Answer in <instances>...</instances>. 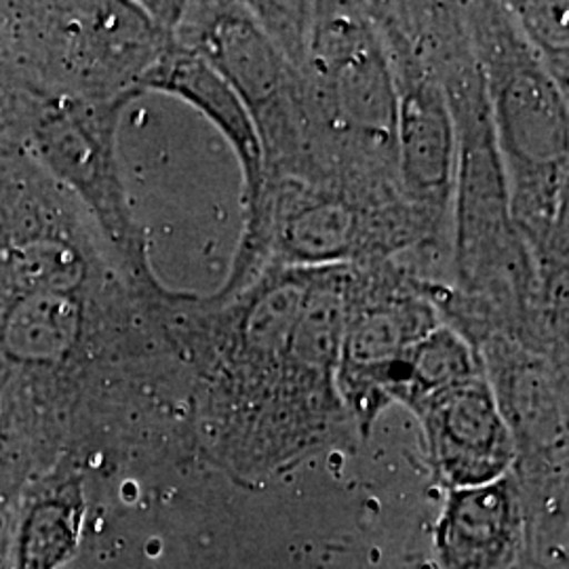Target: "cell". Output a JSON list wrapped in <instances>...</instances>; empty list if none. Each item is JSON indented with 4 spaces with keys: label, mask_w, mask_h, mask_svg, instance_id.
<instances>
[{
    "label": "cell",
    "mask_w": 569,
    "mask_h": 569,
    "mask_svg": "<svg viewBox=\"0 0 569 569\" xmlns=\"http://www.w3.org/2000/svg\"><path fill=\"white\" fill-rule=\"evenodd\" d=\"M23 91L16 2H0V96Z\"/></svg>",
    "instance_id": "ac0fdd59"
},
{
    "label": "cell",
    "mask_w": 569,
    "mask_h": 569,
    "mask_svg": "<svg viewBox=\"0 0 569 569\" xmlns=\"http://www.w3.org/2000/svg\"><path fill=\"white\" fill-rule=\"evenodd\" d=\"M472 348L515 439V477L566 479L568 363L498 333Z\"/></svg>",
    "instance_id": "8fae6325"
},
{
    "label": "cell",
    "mask_w": 569,
    "mask_h": 569,
    "mask_svg": "<svg viewBox=\"0 0 569 569\" xmlns=\"http://www.w3.org/2000/svg\"><path fill=\"white\" fill-rule=\"evenodd\" d=\"M264 241L268 264L291 268L371 264L427 244L401 197L302 180L268 188Z\"/></svg>",
    "instance_id": "30bf717a"
},
{
    "label": "cell",
    "mask_w": 569,
    "mask_h": 569,
    "mask_svg": "<svg viewBox=\"0 0 569 569\" xmlns=\"http://www.w3.org/2000/svg\"><path fill=\"white\" fill-rule=\"evenodd\" d=\"M428 465L441 488L488 486L512 472L517 448L486 369L413 407Z\"/></svg>",
    "instance_id": "4fadbf2b"
},
{
    "label": "cell",
    "mask_w": 569,
    "mask_h": 569,
    "mask_svg": "<svg viewBox=\"0 0 569 569\" xmlns=\"http://www.w3.org/2000/svg\"><path fill=\"white\" fill-rule=\"evenodd\" d=\"M526 493L515 477L449 489L435 549L441 569H517L526 547Z\"/></svg>",
    "instance_id": "5bb4252c"
},
{
    "label": "cell",
    "mask_w": 569,
    "mask_h": 569,
    "mask_svg": "<svg viewBox=\"0 0 569 569\" xmlns=\"http://www.w3.org/2000/svg\"><path fill=\"white\" fill-rule=\"evenodd\" d=\"M146 91L176 96L201 110L220 129L226 142L230 143L232 152L239 159L243 171V232L224 284L213 293L218 298H230L247 284L253 283L256 277L266 268L268 180L264 152L256 124L244 110L239 96L228 87V82L207 61L190 51H183L176 41L148 77Z\"/></svg>",
    "instance_id": "7c38bea8"
},
{
    "label": "cell",
    "mask_w": 569,
    "mask_h": 569,
    "mask_svg": "<svg viewBox=\"0 0 569 569\" xmlns=\"http://www.w3.org/2000/svg\"><path fill=\"white\" fill-rule=\"evenodd\" d=\"M23 91L127 106L171 49L163 2H18Z\"/></svg>",
    "instance_id": "5b68a950"
},
{
    "label": "cell",
    "mask_w": 569,
    "mask_h": 569,
    "mask_svg": "<svg viewBox=\"0 0 569 569\" xmlns=\"http://www.w3.org/2000/svg\"><path fill=\"white\" fill-rule=\"evenodd\" d=\"M345 266L268 264L230 298L178 293L171 331L209 456L264 479L350 422L338 392Z\"/></svg>",
    "instance_id": "6da1fadb"
},
{
    "label": "cell",
    "mask_w": 569,
    "mask_h": 569,
    "mask_svg": "<svg viewBox=\"0 0 569 569\" xmlns=\"http://www.w3.org/2000/svg\"><path fill=\"white\" fill-rule=\"evenodd\" d=\"M82 512L79 481L41 496L21 521L13 569H60L79 547Z\"/></svg>",
    "instance_id": "9a60e30c"
},
{
    "label": "cell",
    "mask_w": 569,
    "mask_h": 569,
    "mask_svg": "<svg viewBox=\"0 0 569 569\" xmlns=\"http://www.w3.org/2000/svg\"><path fill=\"white\" fill-rule=\"evenodd\" d=\"M483 371L479 352L451 327L439 326L411 348L392 403L413 409L443 388Z\"/></svg>",
    "instance_id": "2e32d148"
},
{
    "label": "cell",
    "mask_w": 569,
    "mask_h": 569,
    "mask_svg": "<svg viewBox=\"0 0 569 569\" xmlns=\"http://www.w3.org/2000/svg\"><path fill=\"white\" fill-rule=\"evenodd\" d=\"M462 9L488 93L512 222L536 266L550 317L568 323V93L529 47L509 2H462Z\"/></svg>",
    "instance_id": "277c9868"
},
{
    "label": "cell",
    "mask_w": 569,
    "mask_h": 569,
    "mask_svg": "<svg viewBox=\"0 0 569 569\" xmlns=\"http://www.w3.org/2000/svg\"><path fill=\"white\" fill-rule=\"evenodd\" d=\"M387 47L397 93L399 190L427 244L451 234L456 129L443 84L430 58L418 2H366Z\"/></svg>",
    "instance_id": "ba28073f"
},
{
    "label": "cell",
    "mask_w": 569,
    "mask_h": 569,
    "mask_svg": "<svg viewBox=\"0 0 569 569\" xmlns=\"http://www.w3.org/2000/svg\"><path fill=\"white\" fill-rule=\"evenodd\" d=\"M519 30L529 47L547 66L552 79L568 93L569 87V37L568 2H509Z\"/></svg>",
    "instance_id": "e0dca14e"
},
{
    "label": "cell",
    "mask_w": 569,
    "mask_h": 569,
    "mask_svg": "<svg viewBox=\"0 0 569 569\" xmlns=\"http://www.w3.org/2000/svg\"><path fill=\"white\" fill-rule=\"evenodd\" d=\"M176 44L207 61L239 96L264 152L268 188L312 176L296 70L247 2H164Z\"/></svg>",
    "instance_id": "52a82bcc"
},
{
    "label": "cell",
    "mask_w": 569,
    "mask_h": 569,
    "mask_svg": "<svg viewBox=\"0 0 569 569\" xmlns=\"http://www.w3.org/2000/svg\"><path fill=\"white\" fill-rule=\"evenodd\" d=\"M119 103L11 91L0 96V142L21 150L68 190L133 283L161 284L148 258L119 164Z\"/></svg>",
    "instance_id": "8992f818"
},
{
    "label": "cell",
    "mask_w": 569,
    "mask_h": 569,
    "mask_svg": "<svg viewBox=\"0 0 569 569\" xmlns=\"http://www.w3.org/2000/svg\"><path fill=\"white\" fill-rule=\"evenodd\" d=\"M420 21L458 146L451 204L456 283L430 281V296L443 323L470 346L498 333L568 361V323L550 317L510 216L509 186L462 2H420Z\"/></svg>",
    "instance_id": "7a4b0ae2"
},
{
    "label": "cell",
    "mask_w": 569,
    "mask_h": 569,
    "mask_svg": "<svg viewBox=\"0 0 569 569\" xmlns=\"http://www.w3.org/2000/svg\"><path fill=\"white\" fill-rule=\"evenodd\" d=\"M439 326L428 279L397 260L348 266L338 392L363 437L392 406L411 348Z\"/></svg>",
    "instance_id": "9c48e42d"
},
{
    "label": "cell",
    "mask_w": 569,
    "mask_h": 569,
    "mask_svg": "<svg viewBox=\"0 0 569 569\" xmlns=\"http://www.w3.org/2000/svg\"><path fill=\"white\" fill-rule=\"evenodd\" d=\"M247 4L296 70L312 163L308 182L401 197L392 68L366 2Z\"/></svg>",
    "instance_id": "3957f363"
}]
</instances>
